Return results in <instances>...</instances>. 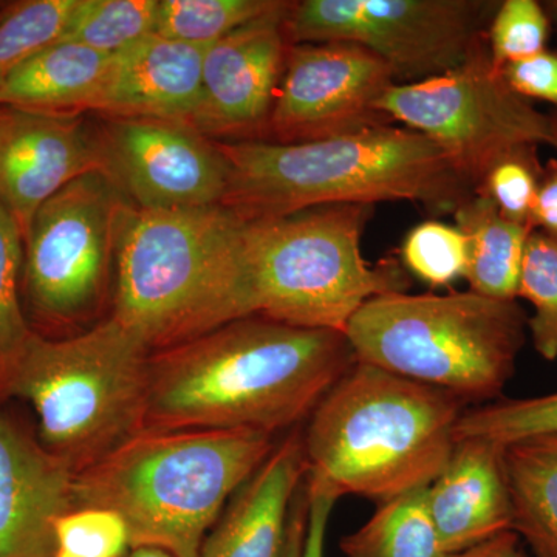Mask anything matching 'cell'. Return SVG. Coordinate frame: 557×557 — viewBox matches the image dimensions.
Listing matches in <instances>:
<instances>
[{"instance_id":"cell-1","label":"cell","mask_w":557,"mask_h":557,"mask_svg":"<svg viewBox=\"0 0 557 557\" xmlns=\"http://www.w3.org/2000/svg\"><path fill=\"white\" fill-rule=\"evenodd\" d=\"M355 361L344 333L237 319L150 354L141 432L296 429Z\"/></svg>"},{"instance_id":"cell-2","label":"cell","mask_w":557,"mask_h":557,"mask_svg":"<svg viewBox=\"0 0 557 557\" xmlns=\"http://www.w3.org/2000/svg\"><path fill=\"white\" fill-rule=\"evenodd\" d=\"M218 145L231 168L223 205L245 220L398 200L454 214L475 193L445 150L394 124L317 141Z\"/></svg>"},{"instance_id":"cell-3","label":"cell","mask_w":557,"mask_h":557,"mask_svg":"<svg viewBox=\"0 0 557 557\" xmlns=\"http://www.w3.org/2000/svg\"><path fill=\"white\" fill-rule=\"evenodd\" d=\"M465 405L448 392L355 361L302 432L306 493L381 505L431 486L456 446Z\"/></svg>"},{"instance_id":"cell-4","label":"cell","mask_w":557,"mask_h":557,"mask_svg":"<svg viewBox=\"0 0 557 557\" xmlns=\"http://www.w3.org/2000/svg\"><path fill=\"white\" fill-rule=\"evenodd\" d=\"M276 448L247 429L141 432L73 479V509L115 511L131 548L199 557L234 494Z\"/></svg>"},{"instance_id":"cell-5","label":"cell","mask_w":557,"mask_h":557,"mask_svg":"<svg viewBox=\"0 0 557 557\" xmlns=\"http://www.w3.org/2000/svg\"><path fill=\"white\" fill-rule=\"evenodd\" d=\"M244 222L225 205L149 211L126 201L116 219L112 318L150 354L248 318Z\"/></svg>"},{"instance_id":"cell-6","label":"cell","mask_w":557,"mask_h":557,"mask_svg":"<svg viewBox=\"0 0 557 557\" xmlns=\"http://www.w3.org/2000/svg\"><path fill=\"white\" fill-rule=\"evenodd\" d=\"M149 357L112 317L64 339L32 332L0 366V398L27 401L39 442L78 472L141 432Z\"/></svg>"},{"instance_id":"cell-7","label":"cell","mask_w":557,"mask_h":557,"mask_svg":"<svg viewBox=\"0 0 557 557\" xmlns=\"http://www.w3.org/2000/svg\"><path fill=\"white\" fill-rule=\"evenodd\" d=\"M518 300L479 293H387L368 300L346 336L358 362L469 401L498 398L527 343Z\"/></svg>"},{"instance_id":"cell-8","label":"cell","mask_w":557,"mask_h":557,"mask_svg":"<svg viewBox=\"0 0 557 557\" xmlns=\"http://www.w3.org/2000/svg\"><path fill=\"white\" fill-rule=\"evenodd\" d=\"M372 207L333 205L281 218L245 220L242 231L247 317L346 335L368 300L408 292L395 260L370 265L361 237Z\"/></svg>"},{"instance_id":"cell-9","label":"cell","mask_w":557,"mask_h":557,"mask_svg":"<svg viewBox=\"0 0 557 557\" xmlns=\"http://www.w3.org/2000/svg\"><path fill=\"white\" fill-rule=\"evenodd\" d=\"M381 112L434 141L474 186L509 153L548 145V113L509 87L482 40L467 61L443 75L394 84Z\"/></svg>"},{"instance_id":"cell-10","label":"cell","mask_w":557,"mask_h":557,"mask_svg":"<svg viewBox=\"0 0 557 557\" xmlns=\"http://www.w3.org/2000/svg\"><path fill=\"white\" fill-rule=\"evenodd\" d=\"M498 2L302 0L285 16L289 44L350 42L386 62L397 84L448 73L482 40Z\"/></svg>"},{"instance_id":"cell-11","label":"cell","mask_w":557,"mask_h":557,"mask_svg":"<svg viewBox=\"0 0 557 557\" xmlns=\"http://www.w3.org/2000/svg\"><path fill=\"white\" fill-rule=\"evenodd\" d=\"M119 186L90 172L47 200L25 236L22 287L33 311L53 324H84L98 313L115 260Z\"/></svg>"},{"instance_id":"cell-12","label":"cell","mask_w":557,"mask_h":557,"mask_svg":"<svg viewBox=\"0 0 557 557\" xmlns=\"http://www.w3.org/2000/svg\"><path fill=\"white\" fill-rule=\"evenodd\" d=\"M394 84L386 62L357 44H289L263 139L317 141L388 126L379 106Z\"/></svg>"},{"instance_id":"cell-13","label":"cell","mask_w":557,"mask_h":557,"mask_svg":"<svg viewBox=\"0 0 557 557\" xmlns=\"http://www.w3.org/2000/svg\"><path fill=\"white\" fill-rule=\"evenodd\" d=\"M100 139L106 175L149 211L223 205L231 168L203 134L175 121L113 119Z\"/></svg>"},{"instance_id":"cell-14","label":"cell","mask_w":557,"mask_h":557,"mask_svg":"<svg viewBox=\"0 0 557 557\" xmlns=\"http://www.w3.org/2000/svg\"><path fill=\"white\" fill-rule=\"evenodd\" d=\"M289 5L282 0L276 10L209 47L190 127L200 134L265 138L287 60Z\"/></svg>"},{"instance_id":"cell-15","label":"cell","mask_w":557,"mask_h":557,"mask_svg":"<svg viewBox=\"0 0 557 557\" xmlns=\"http://www.w3.org/2000/svg\"><path fill=\"white\" fill-rule=\"evenodd\" d=\"M90 172L106 174L100 139L75 115L0 109V201L24 240L39 208Z\"/></svg>"},{"instance_id":"cell-16","label":"cell","mask_w":557,"mask_h":557,"mask_svg":"<svg viewBox=\"0 0 557 557\" xmlns=\"http://www.w3.org/2000/svg\"><path fill=\"white\" fill-rule=\"evenodd\" d=\"M75 469L0 412V557H54Z\"/></svg>"},{"instance_id":"cell-17","label":"cell","mask_w":557,"mask_h":557,"mask_svg":"<svg viewBox=\"0 0 557 557\" xmlns=\"http://www.w3.org/2000/svg\"><path fill=\"white\" fill-rule=\"evenodd\" d=\"M211 46L146 36L113 54L91 110L113 119L164 120L190 126L199 108L203 61Z\"/></svg>"},{"instance_id":"cell-18","label":"cell","mask_w":557,"mask_h":557,"mask_svg":"<svg viewBox=\"0 0 557 557\" xmlns=\"http://www.w3.org/2000/svg\"><path fill=\"white\" fill-rule=\"evenodd\" d=\"M429 511L446 555L512 531L505 445L457 440L448 463L428 487Z\"/></svg>"},{"instance_id":"cell-19","label":"cell","mask_w":557,"mask_h":557,"mask_svg":"<svg viewBox=\"0 0 557 557\" xmlns=\"http://www.w3.org/2000/svg\"><path fill=\"white\" fill-rule=\"evenodd\" d=\"M304 479L302 431L295 429L231 498L199 557H281Z\"/></svg>"},{"instance_id":"cell-20","label":"cell","mask_w":557,"mask_h":557,"mask_svg":"<svg viewBox=\"0 0 557 557\" xmlns=\"http://www.w3.org/2000/svg\"><path fill=\"white\" fill-rule=\"evenodd\" d=\"M112 57L58 40L11 73L0 86V106L53 115L91 110Z\"/></svg>"},{"instance_id":"cell-21","label":"cell","mask_w":557,"mask_h":557,"mask_svg":"<svg viewBox=\"0 0 557 557\" xmlns=\"http://www.w3.org/2000/svg\"><path fill=\"white\" fill-rule=\"evenodd\" d=\"M453 215L468 240L469 289L487 298L518 300L523 252L533 230L505 219L478 190Z\"/></svg>"},{"instance_id":"cell-22","label":"cell","mask_w":557,"mask_h":557,"mask_svg":"<svg viewBox=\"0 0 557 557\" xmlns=\"http://www.w3.org/2000/svg\"><path fill=\"white\" fill-rule=\"evenodd\" d=\"M512 531L531 557H557V435L505 446Z\"/></svg>"},{"instance_id":"cell-23","label":"cell","mask_w":557,"mask_h":557,"mask_svg":"<svg viewBox=\"0 0 557 557\" xmlns=\"http://www.w3.org/2000/svg\"><path fill=\"white\" fill-rule=\"evenodd\" d=\"M346 557H448L429 511L428 487L379 505L372 518L343 537Z\"/></svg>"},{"instance_id":"cell-24","label":"cell","mask_w":557,"mask_h":557,"mask_svg":"<svg viewBox=\"0 0 557 557\" xmlns=\"http://www.w3.org/2000/svg\"><path fill=\"white\" fill-rule=\"evenodd\" d=\"M160 0H76L61 40L115 54L156 35Z\"/></svg>"},{"instance_id":"cell-25","label":"cell","mask_w":557,"mask_h":557,"mask_svg":"<svg viewBox=\"0 0 557 557\" xmlns=\"http://www.w3.org/2000/svg\"><path fill=\"white\" fill-rule=\"evenodd\" d=\"M281 3L282 0H160L156 35L211 46Z\"/></svg>"},{"instance_id":"cell-26","label":"cell","mask_w":557,"mask_h":557,"mask_svg":"<svg viewBox=\"0 0 557 557\" xmlns=\"http://www.w3.org/2000/svg\"><path fill=\"white\" fill-rule=\"evenodd\" d=\"M518 299L534 310L527 322L534 350L545 361H557V242L539 231L527 240Z\"/></svg>"},{"instance_id":"cell-27","label":"cell","mask_w":557,"mask_h":557,"mask_svg":"<svg viewBox=\"0 0 557 557\" xmlns=\"http://www.w3.org/2000/svg\"><path fill=\"white\" fill-rule=\"evenodd\" d=\"M76 0L22 2L0 17V86L33 57L61 40Z\"/></svg>"},{"instance_id":"cell-28","label":"cell","mask_w":557,"mask_h":557,"mask_svg":"<svg viewBox=\"0 0 557 557\" xmlns=\"http://www.w3.org/2000/svg\"><path fill=\"white\" fill-rule=\"evenodd\" d=\"M541 435H557V392L465 410L456 431L457 440L486 438L505 446Z\"/></svg>"},{"instance_id":"cell-29","label":"cell","mask_w":557,"mask_h":557,"mask_svg":"<svg viewBox=\"0 0 557 557\" xmlns=\"http://www.w3.org/2000/svg\"><path fill=\"white\" fill-rule=\"evenodd\" d=\"M406 270L431 287L467 276L468 240L457 226L428 220L409 231L401 247Z\"/></svg>"},{"instance_id":"cell-30","label":"cell","mask_w":557,"mask_h":557,"mask_svg":"<svg viewBox=\"0 0 557 557\" xmlns=\"http://www.w3.org/2000/svg\"><path fill=\"white\" fill-rule=\"evenodd\" d=\"M25 242L20 225L0 201V366L32 335L21 302Z\"/></svg>"},{"instance_id":"cell-31","label":"cell","mask_w":557,"mask_h":557,"mask_svg":"<svg viewBox=\"0 0 557 557\" xmlns=\"http://www.w3.org/2000/svg\"><path fill=\"white\" fill-rule=\"evenodd\" d=\"M552 33L547 13L537 0H504L486 32L491 60L498 70L548 50Z\"/></svg>"},{"instance_id":"cell-32","label":"cell","mask_w":557,"mask_h":557,"mask_svg":"<svg viewBox=\"0 0 557 557\" xmlns=\"http://www.w3.org/2000/svg\"><path fill=\"white\" fill-rule=\"evenodd\" d=\"M542 172L537 146H525L498 161L483 178L478 193L485 194L505 219L533 230L531 219Z\"/></svg>"},{"instance_id":"cell-33","label":"cell","mask_w":557,"mask_h":557,"mask_svg":"<svg viewBox=\"0 0 557 557\" xmlns=\"http://www.w3.org/2000/svg\"><path fill=\"white\" fill-rule=\"evenodd\" d=\"M60 552L78 557H126L129 531L115 511L104 508L73 509L57 523Z\"/></svg>"},{"instance_id":"cell-34","label":"cell","mask_w":557,"mask_h":557,"mask_svg":"<svg viewBox=\"0 0 557 557\" xmlns=\"http://www.w3.org/2000/svg\"><path fill=\"white\" fill-rule=\"evenodd\" d=\"M505 81L525 100H539L557 110V51L545 50L500 70Z\"/></svg>"},{"instance_id":"cell-35","label":"cell","mask_w":557,"mask_h":557,"mask_svg":"<svg viewBox=\"0 0 557 557\" xmlns=\"http://www.w3.org/2000/svg\"><path fill=\"white\" fill-rule=\"evenodd\" d=\"M531 225L557 242V159L549 160L542 172Z\"/></svg>"},{"instance_id":"cell-36","label":"cell","mask_w":557,"mask_h":557,"mask_svg":"<svg viewBox=\"0 0 557 557\" xmlns=\"http://www.w3.org/2000/svg\"><path fill=\"white\" fill-rule=\"evenodd\" d=\"M307 498H309V519H307L304 557H325V536H327L330 515L336 502L329 497L309 496V494Z\"/></svg>"},{"instance_id":"cell-37","label":"cell","mask_w":557,"mask_h":557,"mask_svg":"<svg viewBox=\"0 0 557 557\" xmlns=\"http://www.w3.org/2000/svg\"><path fill=\"white\" fill-rule=\"evenodd\" d=\"M307 519H309V498H307L306 487L302 483L298 496L293 502L292 511H289L287 536H285L281 557H304Z\"/></svg>"},{"instance_id":"cell-38","label":"cell","mask_w":557,"mask_h":557,"mask_svg":"<svg viewBox=\"0 0 557 557\" xmlns=\"http://www.w3.org/2000/svg\"><path fill=\"white\" fill-rule=\"evenodd\" d=\"M448 557H531L523 548L522 541L515 531L498 534V536L465 549V552Z\"/></svg>"},{"instance_id":"cell-39","label":"cell","mask_w":557,"mask_h":557,"mask_svg":"<svg viewBox=\"0 0 557 557\" xmlns=\"http://www.w3.org/2000/svg\"><path fill=\"white\" fill-rule=\"evenodd\" d=\"M127 557H174L170 553L163 552L159 548H135L131 549V555Z\"/></svg>"},{"instance_id":"cell-40","label":"cell","mask_w":557,"mask_h":557,"mask_svg":"<svg viewBox=\"0 0 557 557\" xmlns=\"http://www.w3.org/2000/svg\"><path fill=\"white\" fill-rule=\"evenodd\" d=\"M548 146H552V148L557 150V110L548 113Z\"/></svg>"},{"instance_id":"cell-41","label":"cell","mask_w":557,"mask_h":557,"mask_svg":"<svg viewBox=\"0 0 557 557\" xmlns=\"http://www.w3.org/2000/svg\"><path fill=\"white\" fill-rule=\"evenodd\" d=\"M542 7H544L545 13H547L552 28H556L557 30V0H547V2H542Z\"/></svg>"},{"instance_id":"cell-42","label":"cell","mask_w":557,"mask_h":557,"mask_svg":"<svg viewBox=\"0 0 557 557\" xmlns=\"http://www.w3.org/2000/svg\"><path fill=\"white\" fill-rule=\"evenodd\" d=\"M54 557H78V556L69 555V553L60 552V549H58V553H57V555H54Z\"/></svg>"},{"instance_id":"cell-43","label":"cell","mask_w":557,"mask_h":557,"mask_svg":"<svg viewBox=\"0 0 557 557\" xmlns=\"http://www.w3.org/2000/svg\"><path fill=\"white\" fill-rule=\"evenodd\" d=\"M0 17H2V14H0Z\"/></svg>"}]
</instances>
